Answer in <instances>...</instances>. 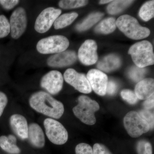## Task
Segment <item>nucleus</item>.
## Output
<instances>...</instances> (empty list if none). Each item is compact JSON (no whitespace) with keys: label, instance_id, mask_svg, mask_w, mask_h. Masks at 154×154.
Masks as SVG:
<instances>
[{"label":"nucleus","instance_id":"obj_3","mask_svg":"<svg viewBox=\"0 0 154 154\" xmlns=\"http://www.w3.org/2000/svg\"><path fill=\"white\" fill-rule=\"evenodd\" d=\"M78 105L73 107V112L82 122L88 125L96 123L95 113L99 110V104L88 96H80L78 98Z\"/></svg>","mask_w":154,"mask_h":154},{"label":"nucleus","instance_id":"obj_1","mask_svg":"<svg viewBox=\"0 0 154 154\" xmlns=\"http://www.w3.org/2000/svg\"><path fill=\"white\" fill-rule=\"evenodd\" d=\"M29 104L36 112L50 118L58 119L64 112V107L62 102L43 91L33 94L29 99Z\"/></svg>","mask_w":154,"mask_h":154},{"label":"nucleus","instance_id":"obj_26","mask_svg":"<svg viewBox=\"0 0 154 154\" xmlns=\"http://www.w3.org/2000/svg\"><path fill=\"white\" fill-rule=\"evenodd\" d=\"M146 73V69L137 66L133 67L130 69L128 75L131 79L135 82H139L142 80Z\"/></svg>","mask_w":154,"mask_h":154},{"label":"nucleus","instance_id":"obj_10","mask_svg":"<svg viewBox=\"0 0 154 154\" xmlns=\"http://www.w3.org/2000/svg\"><path fill=\"white\" fill-rule=\"evenodd\" d=\"M11 35L14 39L19 38L26 30L27 18L25 9L22 8L15 10L10 19Z\"/></svg>","mask_w":154,"mask_h":154},{"label":"nucleus","instance_id":"obj_32","mask_svg":"<svg viewBox=\"0 0 154 154\" xmlns=\"http://www.w3.org/2000/svg\"><path fill=\"white\" fill-rule=\"evenodd\" d=\"M93 150V154H112L105 146L100 143L95 144Z\"/></svg>","mask_w":154,"mask_h":154},{"label":"nucleus","instance_id":"obj_12","mask_svg":"<svg viewBox=\"0 0 154 154\" xmlns=\"http://www.w3.org/2000/svg\"><path fill=\"white\" fill-rule=\"evenodd\" d=\"M92 89L96 94L104 96L106 94L108 77L101 71L92 69L88 72L87 76Z\"/></svg>","mask_w":154,"mask_h":154},{"label":"nucleus","instance_id":"obj_4","mask_svg":"<svg viewBox=\"0 0 154 154\" xmlns=\"http://www.w3.org/2000/svg\"><path fill=\"white\" fill-rule=\"evenodd\" d=\"M128 54L138 67L143 68L154 64L153 47L149 42L144 40L135 43L129 48Z\"/></svg>","mask_w":154,"mask_h":154},{"label":"nucleus","instance_id":"obj_30","mask_svg":"<svg viewBox=\"0 0 154 154\" xmlns=\"http://www.w3.org/2000/svg\"><path fill=\"white\" fill-rule=\"evenodd\" d=\"M139 114L149 125L150 129H152L154 126V116L153 112L150 110L143 109L139 112Z\"/></svg>","mask_w":154,"mask_h":154},{"label":"nucleus","instance_id":"obj_24","mask_svg":"<svg viewBox=\"0 0 154 154\" xmlns=\"http://www.w3.org/2000/svg\"><path fill=\"white\" fill-rule=\"evenodd\" d=\"M140 17L146 22L154 17V1H151L145 3L142 6L139 13Z\"/></svg>","mask_w":154,"mask_h":154},{"label":"nucleus","instance_id":"obj_16","mask_svg":"<svg viewBox=\"0 0 154 154\" xmlns=\"http://www.w3.org/2000/svg\"><path fill=\"white\" fill-rule=\"evenodd\" d=\"M28 139L30 143L37 148H42L45 145L44 132L40 125L37 123H31L28 126Z\"/></svg>","mask_w":154,"mask_h":154},{"label":"nucleus","instance_id":"obj_35","mask_svg":"<svg viewBox=\"0 0 154 154\" xmlns=\"http://www.w3.org/2000/svg\"><path fill=\"white\" fill-rule=\"evenodd\" d=\"M19 1L13 0V1H6V0H1L0 4L2 6L7 10H10L13 8L15 6L17 5L19 3Z\"/></svg>","mask_w":154,"mask_h":154},{"label":"nucleus","instance_id":"obj_11","mask_svg":"<svg viewBox=\"0 0 154 154\" xmlns=\"http://www.w3.org/2000/svg\"><path fill=\"white\" fill-rule=\"evenodd\" d=\"M63 77L60 72L53 70L42 77L40 85L49 94L56 95L59 93L63 86Z\"/></svg>","mask_w":154,"mask_h":154},{"label":"nucleus","instance_id":"obj_33","mask_svg":"<svg viewBox=\"0 0 154 154\" xmlns=\"http://www.w3.org/2000/svg\"><path fill=\"white\" fill-rule=\"evenodd\" d=\"M118 89V85L114 81L112 80L108 81L107 83L106 94L112 96L116 93Z\"/></svg>","mask_w":154,"mask_h":154},{"label":"nucleus","instance_id":"obj_25","mask_svg":"<svg viewBox=\"0 0 154 154\" xmlns=\"http://www.w3.org/2000/svg\"><path fill=\"white\" fill-rule=\"evenodd\" d=\"M88 1L85 0H63L59 3V5L63 9L76 8L85 6Z\"/></svg>","mask_w":154,"mask_h":154},{"label":"nucleus","instance_id":"obj_14","mask_svg":"<svg viewBox=\"0 0 154 154\" xmlns=\"http://www.w3.org/2000/svg\"><path fill=\"white\" fill-rule=\"evenodd\" d=\"M77 60L76 53L73 51H65L51 56L48 59L47 63L53 67H63L71 65Z\"/></svg>","mask_w":154,"mask_h":154},{"label":"nucleus","instance_id":"obj_31","mask_svg":"<svg viewBox=\"0 0 154 154\" xmlns=\"http://www.w3.org/2000/svg\"><path fill=\"white\" fill-rule=\"evenodd\" d=\"M75 151V154H93V149L91 146L84 143L77 145Z\"/></svg>","mask_w":154,"mask_h":154},{"label":"nucleus","instance_id":"obj_6","mask_svg":"<svg viewBox=\"0 0 154 154\" xmlns=\"http://www.w3.org/2000/svg\"><path fill=\"white\" fill-rule=\"evenodd\" d=\"M124 125L128 134L133 138H137L150 130L148 123L136 111H131L124 118Z\"/></svg>","mask_w":154,"mask_h":154},{"label":"nucleus","instance_id":"obj_29","mask_svg":"<svg viewBox=\"0 0 154 154\" xmlns=\"http://www.w3.org/2000/svg\"><path fill=\"white\" fill-rule=\"evenodd\" d=\"M121 96L125 101L130 105H135L138 101L134 92L128 89L122 90L121 92Z\"/></svg>","mask_w":154,"mask_h":154},{"label":"nucleus","instance_id":"obj_17","mask_svg":"<svg viewBox=\"0 0 154 154\" xmlns=\"http://www.w3.org/2000/svg\"><path fill=\"white\" fill-rule=\"evenodd\" d=\"M135 94L140 100H146L154 93V81L152 78H147L138 82L135 88Z\"/></svg>","mask_w":154,"mask_h":154},{"label":"nucleus","instance_id":"obj_28","mask_svg":"<svg viewBox=\"0 0 154 154\" xmlns=\"http://www.w3.org/2000/svg\"><path fill=\"white\" fill-rule=\"evenodd\" d=\"M11 32L10 22L4 15L0 16V38L8 36Z\"/></svg>","mask_w":154,"mask_h":154},{"label":"nucleus","instance_id":"obj_2","mask_svg":"<svg viewBox=\"0 0 154 154\" xmlns=\"http://www.w3.org/2000/svg\"><path fill=\"white\" fill-rule=\"evenodd\" d=\"M116 26L125 36L134 40L143 39L149 36L150 31L143 27L134 17L122 15L116 20Z\"/></svg>","mask_w":154,"mask_h":154},{"label":"nucleus","instance_id":"obj_8","mask_svg":"<svg viewBox=\"0 0 154 154\" xmlns=\"http://www.w3.org/2000/svg\"><path fill=\"white\" fill-rule=\"evenodd\" d=\"M61 13L60 9L48 8L44 9L37 17L35 22V30L39 33L47 32Z\"/></svg>","mask_w":154,"mask_h":154},{"label":"nucleus","instance_id":"obj_9","mask_svg":"<svg viewBox=\"0 0 154 154\" xmlns=\"http://www.w3.org/2000/svg\"><path fill=\"white\" fill-rule=\"evenodd\" d=\"M64 79L67 83L83 94H90L92 91L87 77L72 69H67L64 74Z\"/></svg>","mask_w":154,"mask_h":154},{"label":"nucleus","instance_id":"obj_19","mask_svg":"<svg viewBox=\"0 0 154 154\" xmlns=\"http://www.w3.org/2000/svg\"><path fill=\"white\" fill-rule=\"evenodd\" d=\"M16 137L12 134L0 137V147L5 152L11 154H19L21 149L17 146Z\"/></svg>","mask_w":154,"mask_h":154},{"label":"nucleus","instance_id":"obj_20","mask_svg":"<svg viewBox=\"0 0 154 154\" xmlns=\"http://www.w3.org/2000/svg\"><path fill=\"white\" fill-rule=\"evenodd\" d=\"M103 16L104 14L100 12L91 14L83 22L78 24L76 26V29L79 31H85L99 22Z\"/></svg>","mask_w":154,"mask_h":154},{"label":"nucleus","instance_id":"obj_18","mask_svg":"<svg viewBox=\"0 0 154 154\" xmlns=\"http://www.w3.org/2000/svg\"><path fill=\"white\" fill-rule=\"evenodd\" d=\"M121 63V60L118 56L115 54H110L98 63L97 68L101 71L109 72L119 68Z\"/></svg>","mask_w":154,"mask_h":154},{"label":"nucleus","instance_id":"obj_23","mask_svg":"<svg viewBox=\"0 0 154 154\" xmlns=\"http://www.w3.org/2000/svg\"><path fill=\"white\" fill-rule=\"evenodd\" d=\"M133 1L117 0L112 1L107 7V11L111 15L118 14L131 5Z\"/></svg>","mask_w":154,"mask_h":154},{"label":"nucleus","instance_id":"obj_13","mask_svg":"<svg viewBox=\"0 0 154 154\" xmlns=\"http://www.w3.org/2000/svg\"><path fill=\"white\" fill-rule=\"evenodd\" d=\"M96 42L92 39H88L83 43L79 49L78 57L80 61L85 65L94 64L98 60Z\"/></svg>","mask_w":154,"mask_h":154},{"label":"nucleus","instance_id":"obj_5","mask_svg":"<svg viewBox=\"0 0 154 154\" xmlns=\"http://www.w3.org/2000/svg\"><path fill=\"white\" fill-rule=\"evenodd\" d=\"M69 42L65 36L54 35L42 38L36 45L38 52L42 54L59 53L66 50Z\"/></svg>","mask_w":154,"mask_h":154},{"label":"nucleus","instance_id":"obj_21","mask_svg":"<svg viewBox=\"0 0 154 154\" xmlns=\"http://www.w3.org/2000/svg\"><path fill=\"white\" fill-rule=\"evenodd\" d=\"M116 20L113 17L102 20L95 28V32L102 34H109L116 29Z\"/></svg>","mask_w":154,"mask_h":154},{"label":"nucleus","instance_id":"obj_22","mask_svg":"<svg viewBox=\"0 0 154 154\" xmlns=\"http://www.w3.org/2000/svg\"><path fill=\"white\" fill-rule=\"evenodd\" d=\"M78 17V14L73 12L64 14L58 17L54 25L55 29H62L65 28L72 24Z\"/></svg>","mask_w":154,"mask_h":154},{"label":"nucleus","instance_id":"obj_37","mask_svg":"<svg viewBox=\"0 0 154 154\" xmlns=\"http://www.w3.org/2000/svg\"><path fill=\"white\" fill-rule=\"evenodd\" d=\"M112 2V1H109V0H102V1H100V2H99V4H107V3L111 2Z\"/></svg>","mask_w":154,"mask_h":154},{"label":"nucleus","instance_id":"obj_27","mask_svg":"<svg viewBox=\"0 0 154 154\" xmlns=\"http://www.w3.org/2000/svg\"><path fill=\"white\" fill-rule=\"evenodd\" d=\"M138 154H152V149L151 144L148 141L142 140L138 142L136 146Z\"/></svg>","mask_w":154,"mask_h":154},{"label":"nucleus","instance_id":"obj_36","mask_svg":"<svg viewBox=\"0 0 154 154\" xmlns=\"http://www.w3.org/2000/svg\"><path fill=\"white\" fill-rule=\"evenodd\" d=\"M154 95H152L149 98L146 99V101L143 102V107L144 109L150 110L153 109L154 107Z\"/></svg>","mask_w":154,"mask_h":154},{"label":"nucleus","instance_id":"obj_15","mask_svg":"<svg viewBox=\"0 0 154 154\" xmlns=\"http://www.w3.org/2000/svg\"><path fill=\"white\" fill-rule=\"evenodd\" d=\"M10 124L12 130L22 140L28 138V125L26 119L23 116L15 114L10 119Z\"/></svg>","mask_w":154,"mask_h":154},{"label":"nucleus","instance_id":"obj_7","mask_svg":"<svg viewBox=\"0 0 154 154\" xmlns=\"http://www.w3.org/2000/svg\"><path fill=\"white\" fill-rule=\"evenodd\" d=\"M43 124L47 137L52 143L61 145L67 141L68 133L64 126L59 122L48 118L45 119Z\"/></svg>","mask_w":154,"mask_h":154},{"label":"nucleus","instance_id":"obj_34","mask_svg":"<svg viewBox=\"0 0 154 154\" xmlns=\"http://www.w3.org/2000/svg\"><path fill=\"white\" fill-rule=\"evenodd\" d=\"M8 103V97L6 94L0 91V117L2 115Z\"/></svg>","mask_w":154,"mask_h":154}]
</instances>
